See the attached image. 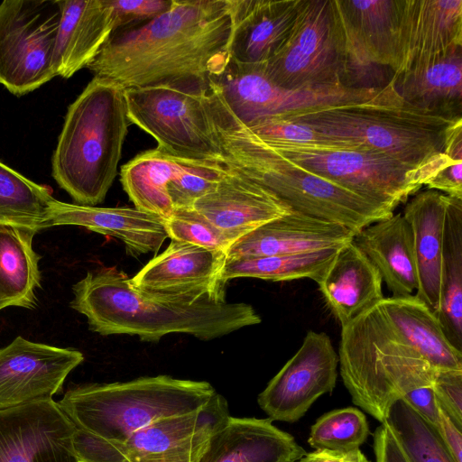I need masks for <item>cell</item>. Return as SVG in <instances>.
<instances>
[{
  "mask_svg": "<svg viewBox=\"0 0 462 462\" xmlns=\"http://www.w3.org/2000/svg\"><path fill=\"white\" fill-rule=\"evenodd\" d=\"M76 429L52 399L0 410V462H79Z\"/></svg>",
  "mask_w": 462,
  "mask_h": 462,
  "instance_id": "cell-17",
  "label": "cell"
},
{
  "mask_svg": "<svg viewBox=\"0 0 462 462\" xmlns=\"http://www.w3.org/2000/svg\"><path fill=\"white\" fill-rule=\"evenodd\" d=\"M306 453L269 418L229 416L208 439L198 462H296Z\"/></svg>",
  "mask_w": 462,
  "mask_h": 462,
  "instance_id": "cell-23",
  "label": "cell"
},
{
  "mask_svg": "<svg viewBox=\"0 0 462 462\" xmlns=\"http://www.w3.org/2000/svg\"><path fill=\"white\" fill-rule=\"evenodd\" d=\"M190 161L158 147L141 152L121 168L124 190L134 208L167 218L173 211L168 185Z\"/></svg>",
  "mask_w": 462,
  "mask_h": 462,
  "instance_id": "cell-30",
  "label": "cell"
},
{
  "mask_svg": "<svg viewBox=\"0 0 462 462\" xmlns=\"http://www.w3.org/2000/svg\"><path fill=\"white\" fill-rule=\"evenodd\" d=\"M401 399H403L425 420L437 429L439 406L431 386L416 388L405 393Z\"/></svg>",
  "mask_w": 462,
  "mask_h": 462,
  "instance_id": "cell-44",
  "label": "cell"
},
{
  "mask_svg": "<svg viewBox=\"0 0 462 462\" xmlns=\"http://www.w3.org/2000/svg\"><path fill=\"white\" fill-rule=\"evenodd\" d=\"M402 102L421 112L462 119V48L394 75Z\"/></svg>",
  "mask_w": 462,
  "mask_h": 462,
  "instance_id": "cell-26",
  "label": "cell"
},
{
  "mask_svg": "<svg viewBox=\"0 0 462 462\" xmlns=\"http://www.w3.org/2000/svg\"><path fill=\"white\" fill-rule=\"evenodd\" d=\"M448 196L428 189L417 193L402 216L413 234L419 286L415 295L431 310L439 300L443 230Z\"/></svg>",
  "mask_w": 462,
  "mask_h": 462,
  "instance_id": "cell-28",
  "label": "cell"
},
{
  "mask_svg": "<svg viewBox=\"0 0 462 462\" xmlns=\"http://www.w3.org/2000/svg\"><path fill=\"white\" fill-rule=\"evenodd\" d=\"M60 15V0L0 4V84L12 94H27L56 77L52 60Z\"/></svg>",
  "mask_w": 462,
  "mask_h": 462,
  "instance_id": "cell-9",
  "label": "cell"
},
{
  "mask_svg": "<svg viewBox=\"0 0 462 462\" xmlns=\"http://www.w3.org/2000/svg\"><path fill=\"white\" fill-rule=\"evenodd\" d=\"M72 291L70 307L102 336L126 334L158 342L168 334L182 333L211 340L262 321L247 303L193 301L141 291L116 267L88 272Z\"/></svg>",
  "mask_w": 462,
  "mask_h": 462,
  "instance_id": "cell-2",
  "label": "cell"
},
{
  "mask_svg": "<svg viewBox=\"0 0 462 462\" xmlns=\"http://www.w3.org/2000/svg\"><path fill=\"white\" fill-rule=\"evenodd\" d=\"M431 387L439 408L462 430V370L439 371Z\"/></svg>",
  "mask_w": 462,
  "mask_h": 462,
  "instance_id": "cell-40",
  "label": "cell"
},
{
  "mask_svg": "<svg viewBox=\"0 0 462 462\" xmlns=\"http://www.w3.org/2000/svg\"><path fill=\"white\" fill-rule=\"evenodd\" d=\"M434 312L450 344L462 352V199L450 196L443 230L439 300Z\"/></svg>",
  "mask_w": 462,
  "mask_h": 462,
  "instance_id": "cell-32",
  "label": "cell"
},
{
  "mask_svg": "<svg viewBox=\"0 0 462 462\" xmlns=\"http://www.w3.org/2000/svg\"><path fill=\"white\" fill-rule=\"evenodd\" d=\"M208 439L161 455L145 457L134 462H198Z\"/></svg>",
  "mask_w": 462,
  "mask_h": 462,
  "instance_id": "cell-46",
  "label": "cell"
},
{
  "mask_svg": "<svg viewBox=\"0 0 462 462\" xmlns=\"http://www.w3.org/2000/svg\"><path fill=\"white\" fill-rule=\"evenodd\" d=\"M229 416L226 399L216 393L200 409L153 421L123 442L76 429L72 444L79 462H134L208 439Z\"/></svg>",
  "mask_w": 462,
  "mask_h": 462,
  "instance_id": "cell-13",
  "label": "cell"
},
{
  "mask_svg": "<svg viewBox=\"0 0 462 462\" xmlns=\"http://www.w3.org/2000/svg\"><path fill=\"white\" fill-rule=\"evenodd\" d=\"M462 48V0H400L394 75Z\"/></svg>",
  "mask_w": 462,
  "mask_h": 462,
  "instance_id": "cell-18",
  "label": "cell"
},
{
  "mask_svg": "<svg viewBox=\"0 0 462 462\" xmlns=\"http://www.w3.org/2000/svg\"><path fill=\"white\" fill-rule=\"evenodd\" d=\"M211 81L217 84L230 109L246 125L267 117H288L335 107L404 105L394 89L393 80L386 88L376 89L343 85L287 89L270 80L261 66L231 60L224 72Z\"/></svg>",
  "mask_w": 462,
  "mask_h": 462,
  "instance_id": "cell-7",
  "label": "cell"
},
{
  "mask_svg": "<svg viewBox=\"0 0 462 462\" xmlns=\"http://www.w3.org/2000/svg\"><path fill=\"white\" fill-rule=\"evenodd\" d=\"M226 254L221 251L171 239L134 277L137 289L193 301L226 300L222 272Z\"/></svg>",
  "mask_w": 462,
  "mask_h": 462,
  "instance_id": "cell-16",
  "label": "cell"
},
{
  "mask_svg": "<svg viewBox=\"0 0 462 462\" xmlns=\"http://www.w3.org/2000/svg\"><path fill=\"white\" fill-rule=\"evenodd\" d=\"M337 365L330 337L309 331L296 354L258 395L259 406L271 420L298 421L316 400L333 391Z\"/></svg>",
  "mask_w": 462,
  "mask_h": 462,
  "instance_id": "cell-14",
  "label": "cell"
},
{
  "mask_svg": "<svg viewBox=\"0 0 462 462\" xmlns=\"http://www.w3.org/2000/svg\"><path fill=\"white\" fill-rule=\"evenodd\" d=\"M246 125L264 143L278 151H335L363 146L283 117L263 118Z\"/></svg>",
  "mask_w": 462,
  "mask_h": 462,
  "instance_id": "cell-36",
  "label": "cell"
},
{
  "mask_svg": "<svg viewBox=\"0 0 462 462\" xmlns=\"http://www.w3.org/2000/svg\"><path fill=\"white\" fill-rule=\"evenodd\" d=\"M370 433L365 414L354 407L330 411L311 426L308 443L315 449L348 453L366 440Z\"/></svg>",
  "mask_w": 462,
  "mask_h": 462,
  "instance_id": "cell-37",
  "label": "cell"
},
{
  "mask_svg": "<svg viewBox=\"0 0 462 462\" xmlns=\"http://www.w3.org/2000/svg\"><path fill=\"white\" fill-rule=\"evenodd\" d=\"M384 423L396 436L409 462H455L438 430L403 399L391 404Z\"/></svg>",
  "mask_w": 462,
  "mask_h": 462,
  "instance_id": "cell-35",
  "label": "cell"
},
{
  "mask_svg": "<svg viewBox=\"0 0 462 462\" xmlns=\"http://www.w3.org/2000/svg\"><path fill=\"white\" fill-rule=\"evenodd\" d=\"M60 8L52 67L56 77L69 79L92 62L117 27L110 0H60Z\"/></svg>",
  "mask_w": 462,
  "mask_h": 462,
  "instance_id": "cell-24",
  "label": "cell"
},
{
  "mask_svg": "<svg viewBox=\"0 0 462 462\" xmlns=\"http://www.w3.org/2000/svg\"><path fill=\"white\" fill-rule=\"evenodd\" d=\"M302 0H227L232 22L230 60L264 65L288 38Z\"/></svg>",
  "mask_w": 462,
  "mask_h": 462,
  "instance_id": "cell-20",
  "label": "cell"
},
{
  "mask_svg": "<svg viewBox=\"0 0 462 462\" xmlns=\"http://www.w3.org/2000/svg\"><path fill=\"white\" fill-rule=\"evenodd\" d=\"M355 234L341 225L320 220L295 210L273 219L229 247L226 258L282 255L339 248Z\"/></svg>",
  "mask_w": 462,
  "mask_h": 462,
  "instance_id": "cell-22",
  "label": "cell"
},
{
  "mask_svg": "<svg viewBox=\"0 0 462 462\" xmlns=\"http://www.w3.org/2000/svg\"><path fill=\"white\" fill-rule=\"evenodd\" d=\"M35 233L0 225V310L34 309L41 287L39 261L32 247Z\"/></svg>",
  "mask_w": 462,
  "mask_h": 462,
  "instance_id": "cell-31",
  "label": "cell"
},
{
  "mask_svg": "<svg viewBox=\"0 0 462 462\" xmlns=\"http://www.w3.org/2000/svg\"><path fill=\"white\" fill-rule=\"evenodd\" d=\"M425 185L428 189L462 199V159H449Z\"/></svg>",
  "mask_w": 462,
  "mask_h": 462,
  "instance_id": "cell-42",
  "label": "cell"
},
{
  "mask_svg": "<svg viewBox=\"0 0 462 462\" xmlns=\"http://www.w3.org/2000/svg\"><path fill=\"white\" fill-rule=\"evenodd\" d=\"M436 430L455 462H462V430L440 408Z\"/></svg>",
  "mask_w": 462,
  "mask_h": 462,
  "instance_id": "cell-45",
  "label": "cell"
},
{
  "mask_svg": "<svg viewBox=\"0 0 462 462\" xmlns=\"http://www.w3.org/2000/svg\"><path fill=\"white\" fill-rule=\"evenodd\" d=\"M374 451L376 462H409L391 428L381 423L374 433Z\"/></svg>",
  "mask_w": 462,
  "mask_h": 462,
  "instance_id": "cell-43",
  "label": "cell"
},
{
  "mask_svg": "<svg viewBox=\"0 0 462 462\" xmlns=\"http://www.w3.org/2000/svg\"><path fill=\"white\" fill-rule=\"evenodd\" d=\"M284 462H291V461H284Z\"/></svg>",
  "mask_w": 462,
  "mask_h": 462,
  "instance_id": "cell-49",
  "label": "cell"
},
{
  "mask_svg": "<svg viewBox=\"0 0 462 462\" xmlns=\"http://www.w3.org/2000/svg\"><path fill=\"white\" fill-rule=\"evenodd\" d=\"M207 89L168 85L127 88L128 119L152 136L157 147L168 153L219 163L204 106Z\"/></svg>",
  "mask_w": 462,
  "mask_h": 462,
  "instance_id": "cell-10",
  "label": "cell"
},
{
  "mask_svg": "<svg viewBox=\"0 0 462 462\" xmlns=\"http://www.w3.org/2000/svg\"><path fill=\"white\" fill-rule=\"evenodd\" d=\"M83 360L77 349L15 337L0 348V410L52 399Z\"/></svg>",
  "mask_w": 462,
  "mask_h": 462,
  "instance_id": "cell-15",
  "label": "cell"
},
{
  "mask_svg": "<svg viewBox=\"0 0 462 462\" xmlns=\"http://www.w3.org/2000/svg\"><path fill=\"white\" fill-rule=\"evenodd\" d=\"M344 60V35L334 0H302L288 38L261 67L279 87L322 88L343 85Z\"/></svg>",
  "mask_w": 462,
  "mask_h": 462,
  "instance_id": "cell-8",
  "label": "cell"
},
{
  "mask_svg": "<svg viewBox=\"0 0 462 462\" xmlns=\"http://www.w3.org/2000/svg\"><path fill=\"white\" fill-rule=\"evenodd\" d=\"M168 237L227 254L231 241L192 208H176L164 218Z\"/></svg>",
  "mask_w": 462,
  "mask_h": 462,
  "instance_id": "cell-39",
  "label": "cell"
},
{
  "mask_svg": "<svg viewBox=\"0 0 462 462\" xmlns=\"http://www.w3.org/2000/svg\"><path fill=\"white\" fill-rule=\"evenodd\" d=\"M288 118L337 139L384 153L420 170L426 182L451 157L444 152L450 119L407 105L335 107Z\"/></svg>",
  "mask_w": 462,
  "mask_h": 462,
  "instance_id": "cell-6",
  "label": "cell"
},
{
  "mask_svg": "<svg viewBox=\"0 0 462 462\" xmlns=\"http://www.w3.org/2000/svg\"><path fill=\"white\" fill-rule=\"evenodd\" d=\"M227 0H172L168 10L108 39L87 67L125 89H207L230 61Z\"/></svg>",
  "mask_w": 462,
  "mask_h": 462,
  "instance_id": "cell-1",
  "label": "cell"
},
{
  "mask_svg": "<svg viewBox=\"0 0 462 462\" xmlns=\"http://www.w3.org/2000/svg\"><path fill=\"white\" fill-rule=\"evenodd\" d=\"M339 248L282 255L226 258L222 280L226 284L236 278L272 282L307 278L318 282Z\"/></svg>",
  "mask_w": 462,
  "mask_h": 462,
  "instance_id": "cell-33",
  "label": "cell"
},
{
  "mask_svg": "<svg viewBox=\"0 0 462 462\" xmlns=\"http://www.w3.org/2000/svg\"><path fill=\"white\" fill-rule=\"evenodd\" d=\"M344 462H371L369 461L363 452L358 448L351 451L347 458Z\"/></svg>",
  "mask_w": 462,
  "mask_h": 462,
  "instance_id": "cell-48",
  "label": "cell"
},
{
  "mask_svg": "<svg viewBox=\"0 0 462 462\" xmlns=\"http://www.w3.org/2000/svg\"><path fill=\"white\" fill-rule=\"evenodd\" d=\"M226 171L218 162L191 160L168 185L173 209L190 208L198 199L217 187Z\"/></svg>",
  "mask_w": 462,
  "mask_h": 462,
  "instance_id": "cell-38",
  "label": "cell"
},
{
  "mask_svg": "<svg viewBox=\"0 0 462 462\" xmlns=\"http://www.w3.org/2000/svg\"><path fill=\"white\" fill-rule=\"evenodd\" d=\"M117 31L145 23L170 8L172 0H110Z\"/></svg>",
  "mask_w": 462,
  "mask_h": 462,
  "instance_id": "cell-41",
  "label": "cell"
},
{
  "mask_svg": "<svg viewBox=\"0 0 462 462\" xmlns=\"http://www.w3.org/2000/svg\"><path fill=\"white\" fill-rule=\"evenodd\" d=\"M53 199L47 187L0 162V225L35 234L50 227L48 211Z\"/></svg>",
  "mask_w": 462,
  "mask_h": 462,
  "instance_id": "cell-34",
  "label": "cell"
},
{
  "mask_svg": "<svg viewBox=\"0 0 462 462\" xmlns=\"http://www.w3.org/2000/svg\"><path fill=\"white\" fill-rule=\"evenodd\" d=\"M190 208L217 227L232 244L292 210L267 188L228 169L217 187Z\"/></svg>",
  "mask_w": 462,
  "mask_h": 462,
  "instance_id": "cell-19",
  "label": "cell"
},
{
  "mask_svg": "<svg viewBox=\"0 0 462 462\" xmlns=\"http://www.w3.org/2000/svg\"><path fill=\"white\" fill-rule=\"evenodd\" d=\"M379 304L400 336L434 368L462 370V352L450 344L434 310L415 294L383 298Z\"/></svg>",
  "mask_w": 462,
  "mask_h": 462,
  "instance_id": "cell-29",
  "label": "cell"
},
{
  "mask_svg": "<svg viewBox=\"0 0 462 462\" xmlns=\"http://www.w3.org/2000/svg\"><path fill=\"white\" fill-rule=\"evenodd\" d=\"M275 151L298 166L392 211L424 185L420 170L365 146Z\"/></svg>",
  "mask_w": 462,
  "mask_h": 462,
  "instance_id": "cell-11",
  "label": "cell"
},
{
  "mask_svg": "<svg viewBox=\"0 0 462 462\" xmlns=\"http://www.w3.org/2000/svg\"><path fill=\"white\" fill-rule=\"evenodd\" d=\"M317 283L341 328L384 298L380 273L353 241L337 250Z\"/></svg>",
  "mask_w": 462,
  "mask_h": 462,
  "instance_id": "cell-25",
  "label": "cell"
},
{
  "mask_svg": "<svg viewBox=\"0 0 462 462\" xmlns=\"http://www.w3.org/2000/svg\"><path fill=\"white\" fill-rule=\"evenodd\" d=\"M130 124L125 89L106 79L94 76L69 106L51 165L54 180L76 204L105 199Z\"/></svg>",
  "mask_w": 462,
  "mask_h": 462,
  "instance_id": "cell-3",
  "label": "cell"
},
{
  "mask_svg": "<svg viewBox=\"0 0 462 462\" xmlns=\"http://www.w3.org/2000/svg\"><path fill=\"white\" fill-rule=\"evenodd\" d=\"M340 375L354 404L384 423L391 404L437 374L400 336L379 303L341 328Z\"/></svg>",
  "mask_w": 462,
  "mask_h": 462,
  "instance_id": "cell-4",
  "label": "cell"
},
{
  "mask_svg": "<svg viewBox=\"0 0 462 462\" xmlns=\"http://www.w3.org/2000/svg\"><path fill=\"white\" fill-rule=\"evenodd\" d=\"M350 452L343 453L327 449H315L310 453H306L296 462H344Z\"/></svg>",
  "mask_w": 462,
  "mask_h": 462,
  "instance_id": "cell-47",
  "label": "cell"
},
{
  "mask_svg": "<svg viewBox=\"0 0 462 462\" xmlns=\"http://www.w3.org/2000/svg\"><path fill=\"white\" fill-rule=\"evenodd\" d=\"M353 242L378 270L393 297L417 291L413 234L402 214L367 226L355 235Z\"/></svg>",
  "mask_w": 462,
  "mask_h": 462,
  "instance_id": "cell-27",
  "label": "cell"
},
{
  "mask_svg": "<svg viewBox=\"0 0 462 462\" xmlns=\"http://www.w3.org/2000/svg\"><path fill=\"white\" fill-rule=\"evenodd\" d=\"M216 393L205 381L156 375L79 386L58 404L77 429L123 442L153 421L200 409Z\"/></svg>",
  "mask_w": 462,
  "mask_h": 462,
  "instance_id": "cell-5",
  "label": "cell"
},
{
  "mask_svg": "<svg viewBox=\"0 0 462 462\" xmlns=\"http://www.w3.org/2000/svg\"><path fill=\"white\" fill-rule=\"evenodd\" d=\"M49 226H79L121 241L134 257L157 253L168 237L164 218L136 208H100L53 199L48 211Z\"/></svg>",
  "mask_w": 462,
  "mask_h": 462,
  "instance_id": "cell-21",
  "label": "cell"
},
{
  "mask_svg": "<svg viewBox=\"0 0 462 462\" xmlns=\"http://www.w3.org/2000/svg\"><path fill=\"white\" fill-rule=\"evenodd\" d=\"M342 27V83L356 88L376 85L397 59L400 0H334Z\"/></svg>",
  "mask_w": 462,
  "mask_h": 462,
  "instance_id": "cell-12",
  "label": "cell"
}]
</instances>
